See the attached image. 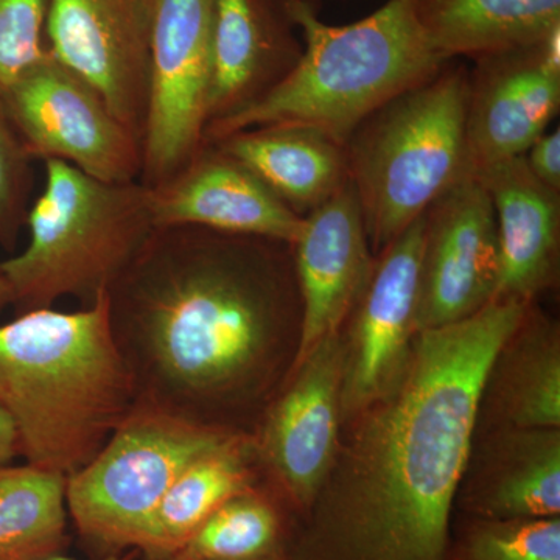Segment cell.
<instances>
[{"label": "cell", "mask_w": 560, "mask_h": 560, "mask_svg": "<svg viewBox=\"0 0 560 560\" xmlns=\"http://www.w3.org/2000/svg\"><path fill=\"white\" fill-rule=\"evenodd\" d=\"M11 302H13V296H11L10 283L0 267V313L11 307Z\"/></svg>", "instance_id": "4dcf8cb0"}, {"label": "cell", "mask_w": 560, "mask_h": 560, "mask_svg": "<svg viewBox=\"0 0 560 560\" xmlns=\"http://www.w3.org/2000/svg\"><path fill=\"white\" fill-rule=\"evenodd\" d=\"M503 448L492 477L464 499L466 511L488 521L560 517L559 429H517Z\"/></svg>", "instance_id": "7402d4cb"}, {"label": "cell", "mask_w": 560, "mask_h": 560, "mask_svg": "<svg viewBox=\"0 0 560 560\" xmlns=\"http://www.w3.org/2000/svg\"><path fill=\"white\" fill-rule=\"evenodd\" d=\"M425 213L378 254L352 316L342 410H366L400 377L418 335Z\"/></svg>", "instance_id": "4fadbf2b"}, {"label": "cell", "mask_w": 560, "mask_h": 560, "mask_svg": "<svg viewBox=\"0 0 560 560\" xmlns=\"http://www.w3.org/2000/svg\"><path fill=\"white\" fill-rule=\"evenodd\" d=\"M448 560H560V517L523 521L474 517Z\"/></svg>", "instance_id": "484cf974"}, {"label": "cell", "mask_w": 560, "mask_h": 560, "mask_svg": "<svg viewBox=\"0 0 560 560\" xmlns=\"http://www.w3.org/2000/svg\"><path fill=\"white\" fill-rule=\"evenodd\" d=\"M213 0H158L139 183L171 178L205 143Z\"/></svg>", "instance_id": "9c48e42d"}, {"label": "cell", "mask_w": 560, "mask_h": 560, "mask_svg": "<svg viewBox=\"0 0 560 560\" xmlns=\"http://www.w3.org/2000/svg\"><path fill=\"white\" fill-rule=\"evenodd\" d=\"M529 308V307H528ZM515 335V334H514ZM511 338L515 352L503 382L504 415L515 429H559L560 345L555 324L540 315L528 320L525 313Z\"/></svg>", "instance_id": "d4e9b609"}, {"label": "cell", "mask_w": 560, "mask_h": 560, "mask_svg": "<svg viewBox=\"0 0 560 560\" xmlns=\"http://www.w3.org/2000/svg\"><path fill=\"white\" fill-rule=\"evenodd\" d=\"M132 405L108 294L80 311L38 308L0 324V407L27 464L69 477L97 455Z\"/></svg>", "instance_id": "3957f363"}, {"label": "cell", "mask_w": 560, "mask_h": 560, "mask_svg": "<svg viewBox=\"0 0 560 560\" xmlns=\"http://www.w3.org/2000/svg\"><path fill=\"white\" fill-rule=\"evenodd\" d=\"M44 187L32 201L28 243L0 261L18 313L75 298L94 304L154 231L149 189L139 180L106 183L61 161H44Z\"/></svg>", "instance_id": "5b68a950"}, {"label": "cell", "mask_w": 560, "mask_h": 560, "mask_svg": "<svg viewBox=\"0 0 560 560\" xmlns=\"http://www.w3.org/2000/svg\"><path fill=\"white\" fill-rule=\"evenodd\" d=\"M302 57L260 102L210 125L205 142L264 125H307L346 145L374 110L430 80L448 60L431 47L416 0H388L364 20L329 25L311 0H287Z\"/></svg>", "instance_id": "277c9868"}, {"label": "cell", "mask_w": 560, "mask_h": 560, "mask_svg": "<svg viewBox=\"0 0 560 560\" xmlns=\"http://www.w3.org/2000/svg\"><path fill=\"white\" fill-rule=\"evenodd\" d=\"M528 307L492 300L469 318L418 331L400 377L368 407L345 477L326 481L289 560H448L482 396Z\"/></svg>", "instance_id": "7a4b0ae2"}, {"label": "cell", "mask_w": 560, "mask_h": 560, "mask_svg": "<svg viewBox=\"0 0 560 560\" xmlns=\"http://www.w3.org/2000/svg\"><path fill=\"white\" fill-rule=\"evenodd\" d=\"M495 209L500 279L495 300H530L555 280L560 241V194L534 178L523 156L475 173Z\"/></svg>", "instance_id": "ac0fdd59"}, {"label": "cell", "mask_w": 560, "mask_h": 560, "mask_svg": "<svg viewBox=\"0 0 560 560\" xmlns=\"http://www.w3.org/2000/svg\"><path fill=\"white\" fill-rule=\"evenodd\" d=\"M416 14L448 61L534 46L560 31V0H416Z\"/></svg>", "instance_id": "44dd1931"}, {"label": "cell", "mask_w": 560, "mask_h": 560, "mask_svg": "<svg viewBox=\"0 0 560 560\" xmlns=\"http://www.w3.org/2000/svg\"><path fill=\"white\" fill-rule=\"evenodd\" d=\"M208 143L246 165L302 219L350 180L345 145L307 125H264Z\"/></svg>", "instance_id": "d6986e66"}, {"label": "cell", "mask_w": 560, "mask_h": 560, "mask_svg": "<svg viewBox=\"0 0 560 560\" xmlns=\"http://www.w3.org/2000/svg\"><path fill=\"white\" fill-rule=\"evenodd\" d=\"M106 294L135 404L212 429L245 433L300 337L293 248L271 238L154 228Z\"/></svg>", "instance_id": "6da1fadb"}, {"label": "cell", "mask_w": 560, "mask_h": 560, "mask_svg": "<svg viewBox=\"0 0 560 560\" xmlns=\"http://www.w3.org/2000/svg\"><path fill=\"white\" fill-rule=\"evenodd\" d=\"M249 433L232 434L191 460L165 493L139 547L145 560H167L183 550L224 501L260 481Z\"/></svg>", "instance_id": "ffe728a7"}, {"label": "cell", "mask_w": 560, "mask_h": 560, "mask_svg": "<svg viewBox=\"0 0 560 560\" xmlns=\"http://www.w3.org/2000/svg\"><path fill=\"white\" fill-rule=\"evenodd\" d=\"M534 178L560 194V130L544 132L523 154Z\"/></svg>", "instance_id": "f1b7e54d"}, {"label": "cell", "mask_w": 560, "mask_h": 560, "mask_svg": "<svg viewBox=\"0 0 560 560\" xmlns=\"http://www.w3.org/2000/svg\"><path fill=\"white\" fill-rule=\"evenodd\" d=\"M235 431L135 404L97 455L66 478L69 517L98 558L139 551L180 471Z\"/></svg>", "instance_id": "52a82bcc"}, {"label": "cell", "mask_w": 560, "mask_h": 560, "mask_svg": "<svg viewBox=\"0 0 560 560\" xmlns=\"http://www.w3.org/2000/svg\"><path fill=\"white\" fill-rule=\"evenodd\" d=\"M66 475L0 467V560H49L68 550Z\"/></svg>", "instance_id": "603a6c76"}, {"label": "cell", "mask_w": 560, "mask_h": 560, "mask_svg": "<svg viewBox=\"0 0 560 560\" xmlns=\"http://www.w3.org/2000/svg\"><path fill=\"white\" fill-rule=\"evenodd\" d=\"M158 0H47V50L90 83L142 143Z\"/></svg>", "instance_id": "8fae6325"}, {"label": "cell", "mask_w": 560, "mask_h": 560, "mask_svg": "<svg viewBox=\"0 0 560 560\" xmlns=\"http://www.w3.org/2000/svg\"><path fill=\"white\" fill-rule=\"evenodd\" d=\"M139 556H140L139 551L131 550V551H127V552H121V555L105 556V558H97L94 560H136L139 558ZM49 560H75V559L66 558V556L62 555V556H57V558L49 559Z\"/></svg>", "instance_id": "1f68e13d"}, {"label": "cell", "mask_w": 560, "mask_h": 560, "mask_svg": "<svg viewBox=\"0 0 560 560\" xmlns=\"http://www.w3.org/2000/svg\"><path fill=\"white\" fill-rule=\"evenodd\" d=\"M560 108V31L534 46L486 55L469 69L467 164L471 175L523 156Z\"/></svg>", "instance_id": "5bb4252c"}, {"label": "cell", "mask_w": 560, "mask_h": 560, "mask_svg": "<svg viewBox=\"0 0 560 560\" xmlns=\"http://www.w3.org/2000/svg\"><path fill=\"white\" fill-rule=\"evenodd\" d=\"M47 0H0V92L43 60Z\"/></svg>", "instance_id": "83f0119b"}, {"label": "cell", "mask_w": 560, "mask_h": 560, "mask_svg": "<svg viewBox=\"0 0 560 560\" xmlns=\"http://www.w3.org/2000/svg\"><path fill=\"white\" fill-rule=\"evenodd\" d=\"M33 161L0 95V246L16 248L32 206Z\"/></svg>", "instance_id": "4316f807"}, {"label": "cell", "mask_w": 560, "mask_h": 560, "mask_svg": "<svg viewBox=\"0 0 560 560\" xmlns=\"http://www.w3.org/2000/svg\"><path fill=\"white\" fill-rule=\"evenodd\" d=\"M167 560H189V559H183V558H171V559H167Z\"/></svg>", "instance_id": "d6a6232c"}, {"label": "cell", "mask_w": 560, "mask_h": 560, "mask_svg": "<svg viewBox=\"0 0 560 560\" xmlns=\"http://www.w3.org/2000/svg\"><path fill=\"white\" fill-rule=\"evenodd\" d=\"M285 506L275 489L257 482L224 501L173 558L289 560L298 533Z\"/></svg>", "instance_id": "cb8c5ba5"}, {"label": "cell", "mask_w": 560, "mask_h": 560, "mask_svg": "<svg viewBox=\"0 0 560 560\" xmlns=\"http://www.w3.org/2000/svg\"><path fill=\"white\" fill-rule=\"evenodd\" d=\"M33 161H61L106 183H132L142 143L90 83L47 54L2 92Z\"/></svg>", "instance_id": "ba28073f"}, {"label": "cell", "mask_w": 560, "mask_h": 560, "mask_svg": "<svg viewBox=\"0 0 560 560\" xmlns=\"http://www.w3.org/2000/svg\"><path fill=\"white\" fill-rule=\"evenodd\" d=\"M18 456H21V445L16 427L9 412L0 407V467L10 466Z\"/></svg>", "instance_id": "f546056e"}, {"label": "cell", "mask_w": 560, "mask_h": 560, "mask_svg": "<svg viewBox=\"0 0 560 560\" xmlns=\"http://www.w3.org/2000/svg\"><path fill=\"white\" fill-rule=\"evenodd\" d=\"M499 279L495 209L467 173L425 210L418 331L469 318L495 300Z\"/></svg>", "instance_id": "7c38bea8"}, {"label": "cell", "mask_w": 560, "mask_h": 560, "mask_svg": "<svg viewBox=\"0 0 560 560\" xmlns=\"http://www.w3.org/2000/svg\"><path fill=\"white\" fill-rule=\"evenodd\" d=\"M469 68L448 61L359 125L346 142L372 254H381L469 172Z\"/></svg>", "instance_id": "8992f818"}, {"label": "cell", "mask_w": 560, "mask_h": 560, "mask_svg": "<svg viewBox=\"0 0 560 560\" xmlns=\"http://www.w3.org/2000/svg\"><path fill=\"white\" fill-rule=\"evenodd\" d=\"M149 189L154 228L195 226L293 246L304 219L246 165L205 142L171 178Z\"/></svg>", "instance_id": "9a60e30c"}, {"label": "cell", "mask_w": 560, "mask_h": 560, "mask_svg": "<svg viewBox=\"0 0 560 560\" xmlns=\"http://www.w3.org/2000/svg\"><path fill=\"white\" fill-rule=\"evenodd\" d=\"M346 349L340 334L324 338L293 368V378L261 412L249 433L272 489L302 517L329 478L342 410Z\"/></svg>", "instance_id": "30bf717a"}, {"label": "cell", "mask_w": 560, "mask_h": 560, "mask_svg": "<svg viewBox=\"0 0 560 560\" xmlns=\"http://www.w3.org/2000/svg\"><path fill=\"white\" fill-rule=\"evenodd\" d=\"M291 248L301 300L293 370L324 338L340 334L374 270V254L350 180L305 217L304 230Z\"/></svg>", "instance_id": "2e32d148"}, {"label": "cell", "mask_w": 560, "mask_h": 560, "mask_svg": "<svg viewBox=\"0 0 560 560\" xmlns=\"http://www.w3.org/2000/svg\"><path fill=\"white\" fill-rule=\"evenodd\" d=\"M302 50L287 0H213L206 128L270 94Z\"/></svg>", "instance_id": "e0dca14e"}]
</instances>
